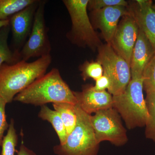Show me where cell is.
Instances as JSON below:
<instances>
[{
  "instance_id": "obj_18",
  "label": "cell",
  "mask_w": 155,
  "mask_h": 155,
  "mask_svg": "<svg viewBox=\"0 0 155 155\" xmlns=\"http://www.w3.org/2000/svg\"><path fill=\"white\" fill-rule=\"evenodd\" d=\"M54 110L60 114L64 122L67 134L73 131L76 125L77 116L74 105L68 103H57L53 104Z\"/></svg>"
},
{
  "instance_id": "obj_6",
  "label": "cell",
  "mask_w": 155,
  "mask_h": 155,
  "mask_svg": "<svg viewBox=\"0 0 155 155\" xmlns=\"http://www.w3.org/2000/svg\"><path fill=\"white\" fill-rule=\"evenodd\" d=\"M97 51V61L103 67V75L110 82L108 92L112 96L121 94L131 80L130 65L114 51L110 44H103Z\"/></svg>"
},
{
  "instance_id": "obj_10",
  "label": "cell",
  "mask_w": 155,
  "mask_h": 155,
  "mask_svg": "<svg viewBox=\"0 0 155 155\" xmlns=\"http://www.w3.org/2000/svg\"><path fill=\"white\" fill-rule=\"evenodd\" d=\"M129 13L128 6H113L91 11L89 17L94 29H100L107 43L110 44L119 24V19Z\"/></svg>"
},
{
  "instance_id": "obj_5",
  "label": "cell",
  "mask_w": 155,
  "mask_h": 155,
  "mask_svg": "<svg viewBox=\"0 0 155 155\" xmlns=\"http://www.w3.org/2000/svg\"><path fill=\"white\" fill-rule=\"evenodd\" d=\"M88 0H64L71 19V28L67 38L78 47L95 51L103 44L92 25L88 13Z\"/></svg>"
},
{
  "instance_id": "obj_12",
  "label": "cell",
  "mask_w": 155,
  "mask_h": 155,
  "mask_svg": "<svg viewBox=\"0 0 155 155\" xmlns=\"http://www.w3.org/2000/svg\"><path fill=\"white\" fill-rule=\"evenodd\" d=\"M128 3L129 12L155 51V6L150 0H136Z\"/></svg>"
},
{
  "instance_id": "obj_17",
  "label": "cell",
  "mask_w": 155,
  "mask_h": 155,
  "mask_svg": "<svg viewBox=\"0 0 155 155\" xmlns=\"http://www.w3.org/2000/svg\"><path fill=\"white\" fill-rule=\"evenodd\" d=\"M35 0H0V20H9Z\"/></svg>"
},
{
  "instance_id": "obj_7",
  "label": "cell",
  "mask_w": 155,
  "mask_h": 155,
  "mask_svg": "<svg viewBox=\"0 0 155 155\" xmlns=\"http://www.w3.org/2000/svg\"><path fill=\"white\" fill-rule=\"evenodd\" d=\"M91 119L99 143L108 141L116 146L120 147L128 141L127 130L121 116L114 108L98 111L91 116Z\"/></svg>"
},
{
  "instance_id": "obj_11",
  "label": "cell",
  "mask_w": 155,
  "mask_h": 155,
  "mask_svg": "<svg viewBox=\"0 0 155 155\" xmlns=\"http://www.w3.org/2000/svg\"><path fill=\"white\" fill-rule=\"evenodd\" d=\"M40 1L35 0L33 4L14 14L9 19L15 51L20 52L19 50H21L29 37Z\"/></svg>"
},
{
  "instance_id": "obj_25",
  "label": "cell",
  "mask_w": 155,
  "mask_h": 155,
  "mask_svg": "<svg viewBox=\"0 0 155 155\" xmlns=\"http://www.w3.org/2000/svg\"><path fill=\"white\" fill-rule=\"evenodd\" d=\"M95 81V84L93 86V87L97 91H105L106 89L108 90L110 86V81L105 75H103Z\"/></svg>"
},
{
  "instance_id": "obj_24",
  "label": "cell",
  "mask_w": 155,
  "mask_h": 155,
  "mask_svg": "<svg viewBox=\"0 0 155 155\" xmlns=\"http://www.w3.org/2000/svg\"><path fill=\"white\" fill-rule=\"evenodd\" d=\"M7 103L0 96V147H1L4 138V134L9 127L6 115L5 107Z\"/></svg>"
},
{
  "instance_id": "obj_22",
  "label": "cell",
  "mask_w": 155,
  "mask_h": 155,
  "mask_svg": "<svg viewBox=\"0 0 155 155\" xmlns=\"http://www.w3.org/2000/svg\"><path fill=\"white\" fill-rule=\"evenodd\" d=\"M142 78L143 90L146 93L155 92V55L145 68Z\"/></svg>"
},
{
  "instance_id": "obj_15",
  "label": "cell",
  "mask_w": 155,
  "mask_h": 155,
  "mask_svg": "<svg viewBox=\"0 0 155 155\" xmlns=\"http://www.w3.org/2000/svg\"><path fill=\"white\" fill-rule=\"evenodd\" d=\"M38 116L40 119L50 122L59 137L60 144H63L67 140V130L60 114L55 110L50 109L46 105L41 106Z\"/></svg>"
},
{
  "instance_id": "obj_26",
  "label": "cell",
  "mask_w": 155,
  "mask_h": 155,
  "mask_svg": "<svg viewBox=\"0 0 155 155\" xmlns=\"http://www.w3.org/2000/svg\"><path fill=\"white\" fill-rule=\"evenodd\" d=\"M17 155H37L32 150L28 148L25 145L22 144L17 151Z\"/></svg>"
},
{
  "instance_id": "obj_27",
  "label": "cell",
  "mask_w": 155,
  "mask_h": 155,
  "mask_svg": "<svg viewBox=\"0 0 155 155\" xmlns=\"http://www.w3.org/2000/svg\"><path fill=\"white\" fill-rule=\"evenodd\" d=\"M9 19L6 20H0V29L5 26L9 25Z\"/></svg>"
},
{
  "instance_id": "obj_9",
  "label": "cell",
  "mask_w": 155,
  "mask_h": 155,
  "mask_svg": "<svg viewBox=\"0 0 155 155\" xmlns=\"http://www.w3.org/2000/svg\"><path fill=\"white\" fill-rule=\"evenodd\" d=\"M139 30L137 23L129 12V14L122 17L110 43L114 51L129 65Z\"/></svg>"
},
{
  "instance_id": "obj_2",
  "label": "cell",
  "mask_w": 155,
  "mask_h": 155,
  "mask_svg": "<svg viewBox=\"0 0 155 155\" xmlns=\"http://www.w3.org/2000/svg\"><path fill=\"white\" fill-rule=\"evenodd\" d=\"M14 101L41 107L49 103H68L74 105L77 104L73 91L56 68L34 81L17 95Z\"/></svg>"
},
{
  "instance_id": "obj_23",
  "label": "cell",
  "mask_w": 155,
  "mask_h": 155,
  "mask_svg": "<svg viewBox=\"0 0 155 155\" xmlns=\"http://www.w3.org/2000/svg\"><path fill=\"white\" fill-rule=\"evenodd\" d=\"M128 5V2L125 0H88L87 9L91 11L113 6Z\"/></svg>"
},
{
  "instance_id": "obj_3",
  "label": "cell",
  "mask_w": 155,
  "mask_h": 155,
  "mask_svg": "<svg viewBox=\"0 0 155 155\" xmlns=\"http://www.w3.org/2000/svg\"><path fill=\"white\" fill-rule=\"evenodd\" d=\"M113 97V108L128 129L145 126L149 115L143 97L142 78L131 79L122 93Z\"/></svg>"
},
{
  "instance_id": "obj_21",
  "label": "cell",
  "mask_w": 155,
  "mask_h": 155,
  "mask_svg": "<svg viewBox=\"0 0 155 155\" xmlns=\"http://www.w3.org/2000/svg\"><path fill=\"white\" fill-rule=\"evenodd\" d=\"M81 77L84 81L92 78L96 81L103 75L101 65L98 61H85L79 67Z\"/></svg>"
},
{
  "instance_id": "obj_4",
  "label": "cell",
  "mask_w": 155,
  "mask_h": 155,
  "mask_svg": "<svg viewBox=\"0 0 155 155\" xmlns=\"http://www.w3.org/2000/svg\"><path fill=\"white\" fill-rule=\"evenodd\" d=\"M77 116L76 125L63 144L53 148L56 155H97L100 143L97 141L92 125L91 116L81 108L75 106Z\"/></svg>"
},
{
  "instance_id": "obj_16",
  "label": "cell",
  "mask_w": 155,
  "mask_h": 155,
  "mask_svg": "<svg viewBox=\"0 0 155 155\" xmlns=\"http://www.w3.org/2000/svg\"><path fill=\"white\" fill-rule=\"evenodd\" d=\"M10 25L0 29V67L3 64H13L21 61L20 52L13 51L9 48L8 39Z\"/></svg>"
},
{
  "instance_id": "obj_14",
  "label": "cell",
  "mask_w": 155,
  "mask_h": 155,
  "mask_svg": "<svg viewBox=\"0 0 155 155\" xmlns=\"http://www.w3.org/2000/svg\"><path fill=\"white\" fill-rule=\"evenodd\" d=\"M155 55L154 49L151 44L143 32L139 29L130 58L131 79L142 78L145 68Z\"/></svg>"
},
{
  "instance_id": "obj_19",
  "label": "cell",
  "mask_w": 155,
  "mask_h": 155,
  "mask_svg": "<svg viewBox=\"0 0 155 155\" xmlns=\"http://www.w3.org/2000/svg\"><path fill=\"white\" fill-rule=\"evenodd\" d=\"M149 117L146 124V137L155 142V92L147 93L145 99Z\"/></svg>"
},
{
  "instance_id": "obj_8",
  "label": "cell",
  "mask_w": 155,
  "mask_h": 155,
  "mask_svg": "<svg viewBox=\"0 0 155 155\" xmlns=\"http://www.w3.org/2000/svg\"><path fill=\"white\" fill-rule=\"evenodd\" d=\"M46 1H40L35 15L33 26L27 41L20 51L21 60L51 55L52 48L45 17Z\"/></svg>"
},
{
  "instance_id": "obj_13",
  "label": "cell",
  "mask_w": 155,
  "mask_h": 155,
  "mask_svg": "<svg viewBox=\"0 0 155 155\" xmlns=\"http://www.w3.org/2000/svg\"><path fill=\"white\" fill-rule=\"evenodd\" d=\"M77 104L87 114L113 107V96L106 91H97L91 85H84L81 91H73Z\"/></svg>"
},
{
  "instance_id": "obj_1",
  "label": "cell",
  "mask_w": 155,
  "mask_h": 155,
  "mask_svg": "<svg viewBox=\"0 0 155 155\" xmlns=\"http://www.w3.org/2000/svg\"><path fill=\"white\" fill-rule=\"evenodd\" d=\"M52 62L51 55L32 62L21 60L16 64L0 67V96L7 104L34 81L44 75Z\"/></svg>"
},
{
  "instance_id": "obj_20",
  "label": "cell",
  "mask_w": 155,
  "mask_h": 155,
  "mask_svg": "<svg viewBox=\"0 0 155 155\" xmlns=\"http://www.w3.org/2000/svg\"><path fill=\"white\" fill-rule=\"evenodd\" d=\"M18 137L14 126V120L11 119L7 134L4 136L2 143L0 155H15L18 143Z\"/></svg>"
}]
</instances>
